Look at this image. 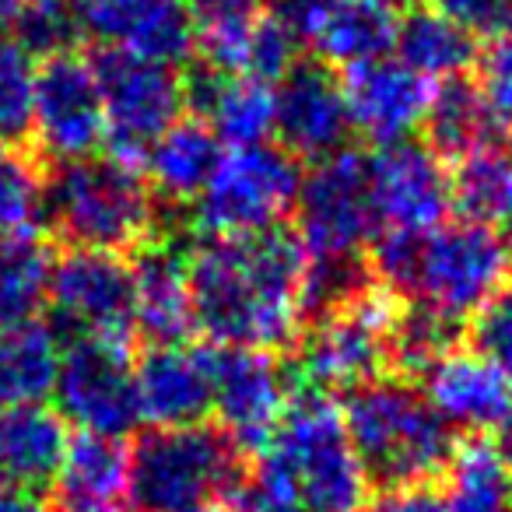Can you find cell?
Returning <instances> with one entry per match:
<instances>
[{
	"label": "cell",
	"instance_id": "26",
	"mask_svg": "<svg viewBox=\"0 0 512 512\" xmlns=\"http://www.w3.org/2000/svg\"><path fill=\"white\" fill-rule=\"evenodd\" d=\"M221 155H225L221 141L200 116H186V120L179 116L144 155V169H148L144 179L162 197L186 204V200H197L204 193Z\"/></svg>",
	"mask_w": 512,
	"mask_h": 512
},
{
	"label": "cell",
	"instance_id": "28",
	"mask_svg": "<svg viewBox=\"0 0 512 512\" xmlns=\"http://www.w3.org/2000/svg\"><path fill=\"white\" fill-rule=\"evenodd\" d=\"M53 249L43 235L0 232V330L36 320L50 295Z\"/></svg>",
	"mask_w": 512,
	"mask_h": 512
},
{
	"label": "cell",
	"instance_id": "37",
	"mask_svg": "<svg viewBox=\"0 0 512 512\" xmlns=\"http://www.w3.org/2000/svg\"><path fill=\"white\" fill-rule=\"evenodd\" d=\"M474 351L512 379V281L474 316Z\"/></svg>",
	"mask_w": 512,
	"mask_h": 512
},
{
	"label": "cell",
	"instance_id": "27",
	"mask_svg": "<svg viewBox=\"0 0 512 512\" xmlns=\"http://www.w3.org/2000/svg\"><path fill=\"white\" fill-rule=\"evenodd\" d=\"M64 348L53 327L39 320L0 330V407L46 404L60 379Z\"/></svg>",
	"mask_w": 512,
	"mask_h": 512
},
{
	"label": "cell",
	"instance_id": "17",
	"mask_svg": "<svg viewBox=\"0 0 512 512\" xmlns=\"http://www.w3.org/2000/svg\"><path fill=\"white\" fill-rule=\"evenodd\" d=\"M78 22L109 50L176 67L197 50V22L186 0H81Z\"/></svg>",
	"mask_w": 512,
	"mask_h": 512
},
{
	"label": "cell",
	"instance_id": "31",
	"mask_svg": "<svg viewBox=\"0 0 512 512\" xmlns=\"http://www.w3.org/2000/svg\"><path fill=\"white\" fill-rule=\"evenodd\" d=\"M425 127H432L435 144L442 148L439 155L453 158H463L498 141L495 116L484 106L481 92L467 81H446L442 88H435V102Z\"/></svg>",
	"mask_w": 512,
	"mask_h": 512
},
{
	"label": "cell",
	"instance_id": "29",
	"mask_svg": "<svg viewBox=\"0 0 512 512\" xmlns=\"http://www.w3.org/2000/svg\"><path fill=\"white\" fill-rule=\"evenodd\" d=\"M439 502L442 512H512V467L491 442H463L446 467Z\"/></svg>",
	"mask_w": 512,
	"mask_h": 512
},
{
	"label": "cell",
	"instance_id": "38",
	"mask_svg": "<svg viewBox=\"0 0 512 512\" xmlns=\"http://www.w3.org/2000/svg\"><path fill=\"white\" fill-rule=\"evenodd\" d=\"M428 8L460 29L474 32H505L512 25V0H428Z\"/></svg>",
	"mask_w": 512,
	"mask_h": 512
},
{
	"label": "cell",
	"instance_id": "14",
	"mask_svg": "<svg viewBox=\"0 0 512 512\" xmlns=\"http://www.w3.org/2000/svg\"><path fill=\"white\" fill-rule=\"evenodd\" d=\"M32 134L43 155L64 162L92 158L106 144V116L95 64L81 53H53L36 67Z\"/></svg>",
	"mask_w": 512,
	"mask_h": 512
},
{
	"label": "cell",
	"instance_id": "41",
	"mask_svg": "<svg viewBox=\"0 0 512 512\" xmlns=\"http://www.w3.org/2000/svg\"><path fill=\"white\" fill-rule=\"evenodd\" d=\"M235 512H306L299 502H281V498H232Z\"/></svg>",
	"mask_w": 512,
	"mask_h": 512
},
{
	"label": "cell",
	"instance_id": "39",
	"mask_svg": "<svg viewBox=\"0 0 512 512\" xmlns=\"http://www.w3.org/2000/svg\"><path fill=\"white\" fill-rule=\"evenodd\" d=\"M362 512H442V502L428 484H390L372 495Z\"/></svg>",
	"mask_w": 512,
	"mask_h": 512
},
{
	"label": "cell",
	"instance_id": "19",
	"mask_svg": "<svg viewBox=\"0 0 512 512\" xmlns=\"http://www.w3.org/2000/svg\"><path fill=\"white\" fill-rule=\"evenodd\" d=\"M421 397L449 428L488 432L512 407V379L474 348H449L421 372Z\"/></svg>",
	"mask_w": 512,
	"mask_h": 512
},
{
	"label": "cell",
	"instance_id": "2",
	"mask_svg": "<svg viewBox=\"0 0 512 512\" xmlns=\"http://www.w3.org/2000/svg\"><path fill=\"white\" fill-rule=\"evenodd\" d=\"M369 470L344 425V411L323 390H299L253 474L232 498H281L306 512H362Z\"/></svg>",
	"mask_w": 512,
	"mask_h": 512
},
{
	"label": "cell",
	"instance_id": "15",
	"mask_svg": "<svg viewBox=\"0 0 512 512\" xmlns=\"http://www.w3.org/2000/svg\"><path fill=\"white\" fill-rule=\"evenodd\" d=\"M288 404L292 390L274 355L249 348L211 351V411L239 453L264 449Z\"/></svg>",
	"mask_w": 512,
	"mask_h": 512
},
{
	"label": "cell",
	"instance_id": "7",
	"mask_svg": "<svg viewBox=\"0 0 512 512\" xmlns=\"http://www.w3.org/2000/svg\"><path fill=\"white\" fill-rule=\"evenodd\" d=\"M404 309L393 288L365 285L355 299L323 313L302 337V376L313 390H358L383 376Z\"/></svg>",
	"mask_w": 512,
	"mask_h": 512
},
{
	"label": "cell",
	"instance_id": "44",
	"mask_svg": "<svg viewBox=\"0 0 512 512\" xmlns=\"http://www.w3.org/2000/svg\"><path fill=\"white\" fill-rule=\"evenodd\" d=\"M207 512H235L232 505H214V509H207Z\"/></svg>",
	"mask_w": 512,
	"mask_h": 512
},
{
	"label": "cell",
	"instance_id": "36",
	"mask_svg": "<svg viewBox=\"0 0 512 512\" xmlns=\"http://www.w3.org/2000/svg\"><path fill=\"white\" fill-rule=\"evenodd\" d=\"M481 92L498 127H512V29L498 32L481 53Z\"/></svg>",
	"mask_w": 512,
	"mask_h": 512
},
{
	"label": "cell",
	"instance_id": "8",
	"mask_svg": "<svg viewBox=\"0 0 512 512\" xmlns=\"http://www.w3.org/2000/svg\"><path fill=\"white\" fill-rule=\"evenodd\" d=\"M299 183V162L278 144L228 148L211 183L193 200L200 232H207V239H246L271 232L288 211H295Z\"/></svg>",
	"mask_w": 512,
	"mask_h": 512
},
{
	"label": "cell",
	"instance_id": "23",
	"mask_svg": "<svg viewBox=\"0 0 512 512\" xmlns=\"http://www.w3.org/2000/svg\"><path fill=\"white\" fill-rule=\"evenodd\" d=\"M71 446L67 421L57 407H0V484L36 491L53 484Z\"/></svg>",
	"mask_w": 512,
	"mask_h": 512
},
{
	"label": "cell",
	"instance_id": "20",
	"mask_svg": "<svg viewBox=\"0 0 512 512\" xmlns=\"http://www.w3.org/2000/svg\"><path fill=\"white\" fill-rule=\"evenodd\" d=\"M141 421L155 428L204 425L211 414V351L186 344H151L134 365Z\"/></svg>",
	"mask_w": 512,
	"mask_h": 512
},
{
	"label": "cell",
	"instance_id": "40",
	"mask_svg": "<svg viewBox=\"0 0 512 512\" xmlns=\"http://www.w3.org/2000/svg\"><path fill=\"white\" fill-rule=\"evenodd\" d=\"M0 512H53L36 491H22V488H4L0 484Z\"/></svg>",
	"mask_w": 512,
	"mask_h": 512
},
{
	"label": "cell",
	"instance_id": "33",
	"mask_svg": "<svg viewBox=\"0 0 512 512\" xmlns=\"http://www.w3.org/2000/svg\"><path fill=\"white\" fill-rule=\"evenodd\" d=\"M43 200L46 179L36 158L15 144H0V232H32Z\"/></svg>",
	"mask_w": 512,
	"mask_h": 512
},
{
	"label": "cell",
	"instance_id": "35",
	"mask_svg": "<svg viewBox=\"0 0 512 512\" xmlns=\"http://www.w3.org/2000/svg\"><path fill=\"white\" fill-rule=\"evenodd\" d=\"M78 29H81L78 11H71L67 0H32V8L25 11V18L18 22L15 36L25 53L53 57V53L71 50Z\"/></svg>",
	"mask_w": 512,
	"mask_h": 512
},
{
	"label": "cell",
	"instance_id": "34",
	"mask_svg": "<svg viewBox=\"0 0 512 512\" xmlns=\"http://www.w3.org/2000/svg\"><path fill=\"white\" fill-rule=\"evenodd\" d=\"M36 106V64L11 39H0V144L22 141L32 130Z\"/></svg>",
	"mask_w": 512,
	"mask_h": 512
},
{
	"label": "cell",
	"instance_id": "1",
	"mask_svg": "<svg viewBox=\"0 0 512 512\" xmlns=\"http://www.w3.org/2000/svg\"><path fill=\"white\" fill-rule=\"evenodd\" d=\"M309 256L299 235L281 228L246 239H200L186 256L193 327L218 348H292L306 316Z\"/></svg>",
	"mask_w": 512,
	"mask_h": 512
},
{
	"label": "cell",
	"instance_id": "12",
	"mask_svg": "<svg viewBox=\"0 0 512 512\" xmlns=\"http://www.w3.org/2000/svg\"><path fill=\"white\" fill-rule=\"evenodd\" d=\"M53 397H57V414L81 435L123 439L141 421L134 362L127 358L123 344L74 341L64 351Z\"/></svg>",
	"mask_w": 512,
	"mask_h": 512
},
{
	"label": "cell",
	"instance_id": "45",
	"mask_svg": "<svg viewBox=\"0 0 512 512\" xmlns=\"http://www.w3.org/2000/svg\"><path fill=\"white\" fill-rule=\"evenodd\" d=\"M67 4H71V0H67Z\"/></svg>",
	"mask_w": 512,
	"mask_h": 512
},
{
	"label": "cell",
	"instance_id": "24",
	"mask_svg": "<svg viewBox=\"0 0 512 512\" xmlns=\"http://www.w3.org/2000/svg\"><path fill=\"white\" fill-rule=\"evenodd\" d=\"M134 323L151 344H179L193 330V299L186 256L169 242L137 253L134 267Z\"/></svg>",
	"mask_w": 512,
	"mask_h": 512
},
{
	"label": "cell",
	"instance_id": "4",
	"mask_svg": "<svg viewBox=\"0 0 512 512\" xmlns=\"http://www.w3.org/2000/svg\"><path fill=\"white\" fill-rule=\"evenodd\" d=\"M43 214L74 249L116 256L144 249L158 225L155 193L141 169L99 155L57 165L46 179Z\"/></svg>",
	"mask_w": 512,
	"mask_h": 512
},
{
	"label": "cell",
	"instance_id": "10",
	"mask_svg": "<svg viewBox=\"0 0 512 512\" xmlns=\"http://www.w3.org/2000/svg\"><path fill=\"white\" fill-rule=\"evenodd\" d=\"M299 242L316 260H358L376 232L369 200V158L358 151L313 162L295 197Z\"/></svg>",
	"mask_w": 512,
	"mask_h": 512
},
{
	"label": "cell",
	"instance_id": "5",
	"mask_svg": "<svg viewBox=\"0 0 512 512\" xmlns=\"http://www.w3.org/2000/svg\"><path fill=\"white\" fill-rule=\"evenodd\" d=\"M344 425L369 477L390 484H425L456 453L453 428L428 407L421 390L393 376L351 390Z\"/></svg>",
	"mask_w": 512,
	"mask_h": 512
},
{
	"label": "cell",
	"instance_id": "25",
	"mask_svg": "<svg viewBox=\"0 0 512 512\" xmlns=\"http://www.w3.org/2000/svg\"><path fill=\"white\" fill-rule=\"evenodd\" d=\"M186 99L200 109V120L228 148L267 144L274 134V88L253 78H235L200 67L186 81Z\"/></svg>",
	"mask_w": 512,
	"mask_h": 512
},
{
	"label": "cell",
	"instance_id": "18",
	"mask_svg": "<svg viewBox=\"0 0 512 512\" xmlns=\"http://www.w3.org/2000/svg\"><path fill=\"white\" fill-rule=\"evenodd\" d=\"M435 81L421 78L400 60H376L348 71L344 99H348L351 130L365 134L379 148L404 144L428 123L435 102Z\"/></svg>",
	"mask_w": 512,
	"mask_h": 512
},
{
	"label": "cell",
	"instance_id": "30",
	"mask_svg": "<svg viewBox=\"0 0 512 512\" xmlns=\"http://www.w3.org/2000/svg\"><path fill=\"white\" fill-rule=\"evenodd\" d=\"M400 64L418 71L428 81H460L474 60V36L439 11L421 8L400 22L397 36Z\"/></svg>",
	"mask_w": 512,
	"mask_h": 512
},
{
	"label": "cell",
	"instance_id": "6",
	"mask_svg": "<svg viewBox=\"0 0 512 512\" xmlns=\"http://www.w3.org/2000/svg\"><path fill=\"white\" fill-rule=\"evenodd\" d=\"M239 449L221 428H151L130 449V509L207 512L242 484Z\"/></svg>",
	"mask_w": 512,
	"mask_h": 512
},
{
	"label": "cell",
	"instance_id": "21",
	"mask_svg": "<svg viewBox=\"0 0 512 512\" xmlns=\"http://www.w3.org/2000/svg\"><path fill=\"white\" fill-rule=\"evenodd\" d=\"M400 22V0H320L306 43L320 53L323 67L355 71L397 50Z\"/></svg>",
	"mask_w": 512,
	"mask_h": 512
},
{
	"label": "cell",
	"instance_id": "42",
	"mask_svg": "<svg viewBox=\"0 0 512 512\" xmlns=\"http://www.w3.org/2000/svg\"><path fill=\"white\" fill-rule=\"evenodd\" d=\"M29 8H32V0H0V39L15 36L18 22H22Z\"/></svg>",
	"mask_w": 512,
	"mask_h": 512
},
{
	"label": "cell",
	"instance_id": "32",
	"mask_svg": "<svg viewBox=\"0 0 512 512\" xmlns=\"http://www.w3.org/2000/svg\"><path fill=\"white\" fill-rule=\"evenodd\" d=\"M453 193L467 218L488 225L512 221V151L495 141L463 155L453 176Z\"/></svg>",
	"mask_w": 512,
	"mask_h": 512
},
{
	"label": "cell",
	"instance_id": "43",
	"mask_svg": "<svg viewBox=\"0 0 512 512\" xmlns=\"http://www.w3.org/2000/svg\"><path fill=\"white\" fill-rule=\"evenodd\" d=\"M498 453H502V460L512 467V407H509V414H505V421L498 425Z\"/></svg>",
	"mask_w": 512,
	"mask_h": 512
},
{
	"label": "cell",
	"instance_id": "13",
	"mask_svg": "<svg viewBox=\"0 0 512 512\" xmlns=\"http://www.w3.org/2000/svg\"><path fill=\"white\" fill-rule=\"evenodd\" d=\"M369 200L383 235H428L456 204L453 172L425 144H390L369 158Z\"/></svg>",
	"mask_w": 512,
	"mask_h": 512
},
{
	"label": "cell",
	"instance_id": "11",
	"mask_svg": "<svg viewBox=\"0 0 512 512\" xmlns=\"http://www.w3.org/2000/svg\"><path fill=\"white\" fill-rule=\"evenodd\" d=\"M50 306L57 323L78 341L127 344L134 323V274L123 256L99 249H71L53 260Z\"/></svg>",
	"mask_w": 512,
	"mask_h": 512
},
{
	"label": "cell",
	"instance_id": "16",
	"mask_svg": "<svg viewBox=\"0 0 512 512\" xmlns=\"http://www.w3.org/2000/svg\"><path fill=\"white\" fill-rule=\"evenodd\" d=\"M274 134L299 162H323L344 151L351 134L348 99L337 74L323 64H295L274 88Z\"/></svg>",
	"mask_w": 512,
	"mask_h": 512
},
{
	"label": "cell",
	"instance_id": "3",
	"mask_svg": "<svg viewBox=\"0 0 512 512\" xmlns=\"http://www.w3.org/2000/svg\"><path fill=\"white\" fill-rule=\"evenodd\" d=\"M376 271L386 288L456 327L474 320L512 281V242L488 221H446L428 235H379Z\"/></svg>",
	"mask_w": 512,
	"mask_h": 512
},
{
	"label": "cell",
	"instance_id": "22",
	"mask_svg": "<svg viewBox=\"0 0 512 512\" xmlns=\"http://www.w3.org/2000/svg\"><path fill=\"white\" fill-rule=\"evenodd\" d=\"M53 512H134L130 509V453L120 439L78 435L53 477Z\"/></svg>",
	"mask_w": 512,
	"mask_h": 512
},
{
	"label": "cell",
	"instance_id": "9",
	"mask_svg": "<svg viewBox=\"0 0 512 512\" xmlns=\"http://www.w3.org/2000/svg\"><path fill=\"white\" fill-rule=\"evenodd\" d=\"M92 64L99 74L109 158L141 169L151 144L183 113L186 78L176 67L123 50H102Z\"/></svg>",
	"mask_w": 512,
	"mask_h": 512
}]
</instances>
